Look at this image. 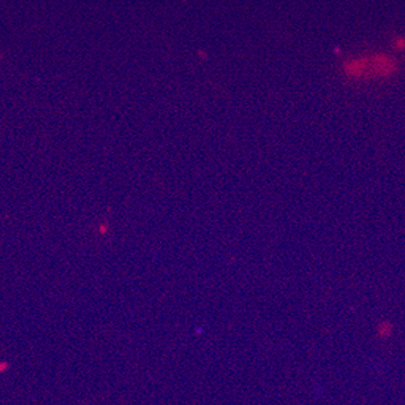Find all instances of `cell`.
I'll list each match as a JSON object with an SVG mask.
<instances>
[{
    "instance_id": "1",
    "label": "cell",
    "mask_w": 405,
    "mask_h": 405,
    "mask_svg": "<svg viewBox=\"0 0 405 405\" xmlns=\"http://www.w3.org/2000/svg\"><path fill=\"white\" fill-rule=\"evenodd\" d=\"M398 69L396 58L387 54H375L345 62L344 72L348 77H389Z\"/></svg>"
},
{
    "instance_id": "2",
    "label": "cell",
    "mask_w": 405,
    "mask_h": 405,
    "mask_svg": "<svg viewBox=\"0 0 405 405\" xmlns=\"http://www.w3.org/2000/svg\"><path fill=\"white\" fill-rule=\"evenodd\" d=\"M394 46H396L397 49H399V50H404V47H405V41H404V39H398V40H396V42H394Z\"/></svg>"
}]
</instances>
